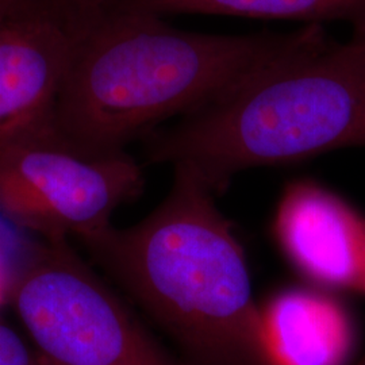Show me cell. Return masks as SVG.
Instances as JSON below:
<instances>
[{
    "label": "cell",
    "mask_w": 365,
    "mask_h": 365,
    "mask_svg": "<svg viewBox=\"0 0 365 365\" xmlns=\"http://www.w3.org/2000/svg\"><path fill=\"white\" fill-rule=\"evenodd\" d=\"M324 30L206 34L170 26L157 14L107 10L78 36L53 129L86 153H123L161 122L210 105Z\"/></svg>",
    "instance_id": "obj_1"
},
{
    "label": "cell",
    "mask_w": 365,
    "mask_h": 365,
    "mask_svg": "<svg viewBox=\"0 0 365 365\" xmlns=\"http://www.w3.org/2000/svg\"><path fill=\"white\" fill-rule=\"evenodd\" d=\"M195 172L175 165L164 202L128 227L78 241L161 327L185 365H274L247 257Z\"/></svg>",
    "instance_id": "obj_2"
},
{
    "label": "cell",
    "mask_w": 365,
    "mask_h": 365,
    "mask_svg": "<svg viewBox=\"0 0 365 365\" xmlns=\"http://www.w3.org/2000/svg\"><path fill=\"white\" fill-rule=\"evenodd\" d=\"M146 138L149 161L184 165L215 194L241 170L365 146V38L324 31Z\"/></svg>",
    "instance_id": "obj_3"
},
{
    "label": "cell",
    "mask_w": 365,
    "mask_h": 365,
    "mask_svg": "<svg viewBox=\"0 0 365 365\" xmlns=\"http://www.w3.org/2000/svg\"><path fill=\"white\" fill-rule=\"evenodd\" d=\"M9 297L48 365H185L150 336L68 240L34 250L14 276Z\"/></svg>",
    "instance_id": "obj_4"
},
{
    "label": "cell",
    "mask_w": 365,
    "mask_h": 365,
    "mask_svg": "<svg viewBox=\"0 0 365 365\" xmlns=\"http://www.w3.org/2000/svg\"><path fill=\"white\" fill-rule=\"evenodd\" d=\"M143 188V170L126 152L86 153L53 126L0 146V209L46 241L111 225L113 212Z\"/></svg>",
    "instance_id": "obj_5"
},
{
    "label": "cell",
    "mask_w": 365,
    "mask_h": 365,
    "mask_svg": "<svg viewBox=\"0 0 365 365\" xmlns=\"http://www.w3.org/2000/svg\"><path fill=\"white\" fill-rule=\"evenodd\" d=\"M88 22L14 1L0 25V146L52 126L78 36Z\"/></svg>",
    "instance_id": "obj_6"
},
{
    "label": "cell",
    "mask_w": 365,
    "mask_h": 365,
    "mask_svg": "<svg viewBox=\"0 0 365 365\" xmlns=\"http://www.w3.org/2000/svg\"><path fill=\"white\" fill-rule=\"evenodd\" d=\"M274 235L302 274L365 297V217L342 197L313 180L289 182Z\"/></svg>",
    "instance_id": "obj_7"
},
{
    "label": "cell",
    "mask_w": 365,
    "mask_h": 365,
    "mask_svg": "<svg viewBox=\"0 0 365 365\" xmlns=\"http://www.w3.org/2000/svg\"><path fill=\"white\" fill-rule=\"evenodd\" d=\"M274 365H345L354 346L346 309L327 292L292 288L262 312Z\"/></svg>",
    "instance_id": "obj_8"
},
{
    "label": "cell",
    "mask_w": 365,
    "mask_h": 365,
    "mask_svg": "<svg viewBox=\"0 0 365 365\" xmlns=\"http://www.w3.org/2000/svg\"><path fill=\"white\" fill-rule=\"evenodd\" d=\"M119 10L145 13L209 14L256 19L299 21L306 25L348 22L353 38H365V0H120Z\"/></svg>",
    "instance_id": "obj_9"
},
{
    "label": "cell",
    "mask_w": 365,
    "mask_h": 365,
    "mask_svg": "<svg viewBox=\"0 0 365 365\" xmlns=\"http://www.w3.org/2000/svg\"><path fill=\"white\" fill-rule=\"evenodd\" d=\"M0 365H48L36 348L0 319Z\"/></svg>",
    "instance_id": "obj_10"
},
{
    "label": "cell",
    "mask_w": 365,
    "mask_h": 365,
    "mask_svg": "<svg viewBox=\"0 0 365 365\" xmlns=\"http://www.w3.org/2000/svg\"><path fill=\"white\" fill-rule=\"evenodd\" d=\"M22 3L42 6L53 11L64 14L78 21L87 22L98 14L113 10L120 0H18Z\"/></svg>",
    "instance_id": "obj_11"
},
{
    "label": "cell",
    "mask_w": 365,
    "mask_h": 365,
    "mask_svg": "<svg viewBox=\"0 0 365 365\" xmlns=\"http://www.w3.org/2000/svg\"><path fill=\"white\" fill-rule=\"evenodd\" d=\"M14 1L15 0H0V25L3 22V19L6 18V15L11 10Z\"/></svg>",
    "instance_id": "obj_12"
},
{
    "label": "cell",
    "mask_w": 365,
    "mask_h": 365,
    "mask_svg": "<svg viewBox=\"0 0 365 365\" xmlns=\"http://www.w3.org/2000/svg\"><path fill=\"white\" fill-rule=\"evenodd\" d=\"M356 365H365V354L361 357V359H360V360H359V363Z\"/></svg>",
    "instance_id": "obj_13"
}]
</instances>
